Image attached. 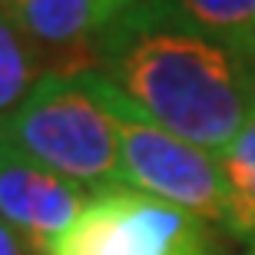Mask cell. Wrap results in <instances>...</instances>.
Instances as JSON below:
<instances>
[{"instance_id":"cell-1","label":"cell","mask_w":255,"mask_h":255,"mask_svg":"<svg viewBox=\"0 0 255 255\" xmlns=\"http://www.w3.org/2000/svg\"><path fill=\"white\" fill-rule=\"evenodd\" d=\"M93 70L162 129L216 156L255 110L246 60L166 0H136L110 20L96 33Z\"/></svg>"},{"instance_id":"cell-2","label":"cell","mask_w":255,"mask_h":255,"mask_svg":"<svg viewBox=\"0 0 255 255\" xmlns=\"http://www.w3.org/2000/svg\"><path fill=\"white\" fill-rule=\"evenodd\" d=\"M0 146L90 192L123 186L120 136L93 73H43L0 123Z\"/></svg>"},{"instance_id":"cell-3","label":"cell","mask_w":255,"mask_h":255,"mask_svg":"<svg viewBox=\"0 0 255 255\" xmlns=\"http://www.w3.org/2000/svg\"><path fill=\"white\" fill-rule=\"evenodd\" d=\"M90 73L116 123L123 186L172 202L212 226L226 229V186H222L216 152L199 149L192 142L179 139L176 132L162 129L139 106H132L106 76H100L96 70Z\"/></svg>"},{"instance_id":"cell-4","label":"cell","mask_w":255,"mask_h":255,"mask_svg":"<svg viewBox=\"0 0 255 255\" xmlns=\"http://www.w3.org/2000/svg\"><path fill=\"white\" fill-rule=\"evenodd\" d=\"M47 255H219L212 222L129 186L93 192Z\"/></svg>"},{"instance_id":"cell-5","label":"cell","mask_w":255,"mask_h":255,"mask_svg":"<svg viewBox=\"0 0 255 255\" xmlns=\"http://www.w3.org/2000/svg\"><path fill=\"white\" fill-rule=\"evenodd\" d=\"M93 192L0 146V219L13 226L40 255L86 209Z\"/></svg>"},{"instance_id":"cell-6","label":"cell","mask_w":255,"mask_h":255,"mask_svg":"<svg viewBox=\"0 0 255 255\" xmlns=\"http://www.w3.org/2000/svg\"><path fill=\"white\" fill-rule=\"evenodd\" d=\"M7 10L37 50L43 73L93 70L96 33L103 30L96 0H13Z\"/></svg>"},{"instance_id":"cell-7","label":"cell","mask_w":255,"mask_h":255,"mask_svg":"<svg viewBox=\"0 0 255 255\" xmlns=\"http://www.w3.org/2000/svg\"><path fill=\"white\" fill-rule=\"evenodd\" d=\"M216 159L226 186V232L255 246V110Z\"/></svg>"},{"instance_id":"cell-8","label":"cell","mask_w":255,"mask_h":255,"mask_svg":"<svg viewBox=\"0 0 255 255\" xmlns=\"http://www.w3.org/2000/svg\"><path fill=\"white\" fill-rule=\"evenodd\" d=\"M40 76H43V63L37 50L30 47L10 10L0 7V123L27 100Z\"/></svg>"},{"instance_id":"cell-9","label":"cell","mask_w":255,"mask_h":255,"mask_svg":"<svg viewBox=\"0 0 255 255\" xmlns=\"http://www.w3.org/2000/svg\"><path fill=\"white\" fill-rule=\"evenodd\" d=\"M179 17L239 53L255 30V0H166Z\"/></svg>"},{"instance_id":"cell-10","label":"cell","mask_w":255,"mask_h":255,"mask_svg":"<svg viewBox=\"0 0 255 255\" xmlns=\"http://www.w3.org/2000/svg\"><path fill=\"white\" fill-rule=\"evenodd\" d=\"M0 255H40V252L30 246L13 226H7V222L0 219Z\"/></svg>"},{"instance_id":"cell-11","label":"cell","mask_w":255,"mask_h":255,"mask_svg":"<svg viewBox=\"0 0 255 255\" xmlns=\"http://www.w3.org/2000/svg\"><path fill=\"white\" fill-rule=\"evenodd\" d=\"M136 0H96V10H100V20H103V27L110 23L113 17H120L126 7H132Z\"/></svg>"},{"instance_id":"cell-12","label":"cell","mask_w":255,"mask_h":255,"mask_svg":"<svg viewBox=\"0 0 255 255\" xmlns=\"http://www.w3.org/2000/svg\"><path fill=\"white\" fill-rule=\"evenodd\" d=\"M239 57L246 60V66H249V73H252V80H255V30L246 37V43H242V50H239Z\"/></svg>"},{"instance_id":"cell-13","label":"cell","mask_w":255,"mask_h":255,"mask_svg":"<svg viewBox=\"0 0 255 255\" xmlns=\"http://www.w3.org/2000/svg\"><path fill=\"white\" fill-rule=\"evenodd\" d=\"M10 3H13V0H0V7H10Z\"/></svg>"},{"instance_id":"cell-14","label":"cell","mask_w":255,"mask_h":255,"mask_svg":"<svg viewBox=\"0 0 255 255\" xmlns=\"http://www.w3.org/2000/svg\"><path fill=\"white\" fill-rule=\"evenodd\" d=\"M246 255H255V252H252V249H249V252H246Z\"/></svg>"},{"instance_id":"cell-15","label":"cell","mask_w":255,"mask_h":255,"mask_svg":"<svg viewBox=\"0 0 255 255\" xmlns=\"http://www.w3.org/2000/svg\"><path fill=\"white\" fill-rule=\"evenodd\" d=\"M252 252H255V246H252Z\"/></svg>"}]
</instances>
